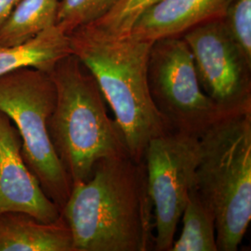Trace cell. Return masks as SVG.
I'll list each match as a JSON object with an SVG mask.
<instances>
[{
    "label": "cell",
    "mask_w": 251,
    "mask_h": 251,
    "mask_svg": "<svg viewBox=\"0 0 251 251\" xmlns=\"http://www.w3.org/2000/svg\"><path fill=\"white\" fill-rule=\"evenodd\" d=\"M68 37L72 54L92 74L112 108L130 157L144 162L149 142L171 132L148 87L152 42L131 35L112 36L91 24L76 28Z\"/></svg>",
    "instance_id": "2"
},
{
    "label": "cell",
    "mask_w": 251,
    "mask_h": 251,
    "mask_svg": "<svg viewBox=\"0 0 251 251\" xmlns=\"http://www.w3.org/2000/svg\"><path fill=\"white\" fill-rule=\"evenodd\" d=\"M70 54L68 35L55 25L23 44L0 45V76L25 67L50 73Z\"/></svg>",
    "instance_id": "12"
},
{
    "label": "cell",
    "mask_w": 251,
    "mask_h": 251,
    "mask_svg": "<svg viewBox=\"0 0 251 251\" xmlns=\"http://www.w3.org/2000/svg\"><path fill=\"white\" fill-rule=\"evenodd\" d=\"M233 0H161L147 9L129 35L155 40L181 36L195 27L225 19Z\"/></svg>",
    "instance_id": "10"
},
{
    "label": "cell",
    "mask_w": 251,
    "mask_h": 251,
    "mask_svg": "<svg viewBox=\"0 0 251 251\" xmlns=\"http://www.w3.org/2000/svg\"><path fill=\"white\" fill-rule=\"evenodd\" d=\"M206 95L230 115L251 112V63L223 21L195 27L182 35Z\"/></svg>",
    "instance_id": "8"
},
{
    "label": "cell",
    "mask_w": 251,
    "mask_h": 251,
    "mask_svg": "<svg viewBox=\"0 0 251 251\" xmlns=\"http://www.w3.org/2000/svg\"><path fill=\"white\" fill-rule=\"evenodd\" d=\"M199 149L195 188L214 216L218 251H238L251 220V112L210 126Z\"/></svg>",
    "instance_id": "4"
},
{
    "label": "cell",
    "mask_w": 251,
    "mask_h": 251,
    "mask_svg": "<svg viewBox=\"0 0 251 251\" xmlns=\"http://www.w3.org/2000/svg\"><path fill=\"white\" fill-rule=\"evenodd\" d=\"M60 0H21L0 27V45L23 44L56 25Z\"/></svg>",
    "instance_id": "13"
},
{
    "label": "cell",
    "mask_w": 251,
    "mask_h": 251,
    "mask_svg": "<svg viewBox=\"0 0 251 251\" xmlns=\"http://www.w3.org/2000/svg\"><path fill=\"white\" fill-rule=\"evenodd\" d=\"M160 1L119 0L107 14L91 25L112 36H127L144 12Z\"/></svg>",
    "instance_id": "16"
},
{
    "label": "cell",
    "mask_w": 251,
    "mask_h": 251,
    "mask_svg": "<svg viewBox=\"0 0 251 251\" xmlns=\"http://www.w3.org/2000/svg\"><path fill=\"white\" fill-rule=\"evenodd\" d=\"M224 23L235 44L251 63V0H233Z\"/></svg>",
    "instance_id": "17"
},
{
    "label": "cell",
    "mask_w": 251,
    "mask_h": 251,
    "mask_svg": "<svg viewBox=\"0 0 251 251\" xmlns=\"http://www.w3.org/2000/svg\"><path fill=\"white\" fill-rule=\"evenodd\" d=\"M17 128L0 111V214L21 212L43 223H53L61 210L46 195L23 155Z\"/></svg>",
    "instance_id": "9"
},
{
    "label": "cell",
    "mask_w": 251,
    "mask_h": 251,
    "mask_svg": "<svg viewBox=\"0 0 251 251\" xmlns=\"http://www.w3.org/2000/svg\"><path fill=\"white\" fill-rule=\"evenodd\" d=\"M0 251H75L63 216L43 223L21 212L0 214Z\"/></svg>",
    "instance_id": "11"
},
{
    "label": "cell",
    "mask_w": 251,
    "mask_h": 251,
    "mask_svg": "<svg viewBox=\"0 0 251 251\" xmlns=\"http://www.w3.org/2000/svg\"><path fill=\"white\" fill-rule=\"evenodd\" d=\"M119 0H60L56 25L69 35L78 27L95 23Z\"/></svg>",
    "instance_id": "15"
},
{
    "label": "cell",
    "mask_w": 251,
    "mask_h": 251,
    "mask_svg": "<svg viewBox=\"0 0 251 251\" xmlns=\"http://www.w3.org/2000/svg\"><path fill=\"white\" fill-rule=\"evenodd\" d=\"M56 102L50 73L25 67L0 76V111L22 138L23 155L48 198L62 211L72 183L50 139L49 123Z\"/></svg>",
    "instance_id": "5"
},
{
    "label": "cell",
    "mask_w": 251,
    "mask_h": 251,
    "mask_svg": "<svg viewBox=\"0 0 251 251\" xmlns=\"http://www.w3.org/2000/svg\"><path fill=\"white\" fill-rule=\"evenodd\" d=\"M180 220L181 234L170 251H218L214 216L195 187L189 194Z\"/></svg>",
    "instance_id": "14"
},
{
    "label": "cell",
    "mask_w": 251,
    "mask_h": 251,
    "mask_svg": "<svg viewBox=\"0 0 251 251\" xmlns=\"http://www.w3.org/2000/svg\"><path fill=\"white\" fill-rule=\"evenodd\" d=\"M152 102L171 132L200 138L228 114L203 91L191 50L182 36L152 42L148 60Z\"/></svg>",
    "instance_id": "6"
},
{
    "label": "cell",
    "mask_w": 251,
    "mask_h": 251,
    "mask_svg": "<svg viewBox=\"0 0 251 251\" xmlns=\"http://www.w3.org/2000/svg\"><path fill=\"white\" fill-rule=\"evenodd\" d=\"M199 138L169 132L152 139L144 164L154 227V251H170L189 194L196 184Z\"/></svg>",
    "instance_id": "7"
},
{
    "label": "cell",
    "mask_w": 251,
    "mask_h": 251,
    "mask_svg": "<svg viewBox=\"0 0 251 251\" xmlns=\"http://www.w3.org/2000/svg\"><path fill=\"white\" fill-rule=\"evenodd\" d=\"M21 0H0V27Z\"/></svg>",
    "instance_id": "18"
},
{
    "label": "cell",
    "mask_w": 251,
    "mask_h": 251,
    "mask_svg": "<svg viewBox=\"0 0 251 251\" xmlns=\"http://www.w3.org/2000/svg\"><path fill=\"white\" fill-rule=\"evenodd\" d=\"M50 75L56 102L49 130L72 185L90 179L100 159L129 155L97 81L79 59L74 54L64 57Z\"/></svg>",
    "instance_id": "3"
},
{
    "label": "cell",
    "mask_w": 251,
    "mask_h": 251,
    "mask_svg": "<svg viewBox=\"0 0 251 251\" xmlns=\"http://www.w3.org/2000/svg\"><path fill=\"white\" fill-rule=\"evenodd\" d=\"M61 214L75 251H154V227L144 162L102 158L90 179L73 184Z\"/></svg>",
    "instance_id": "1"
}]
</instances>
